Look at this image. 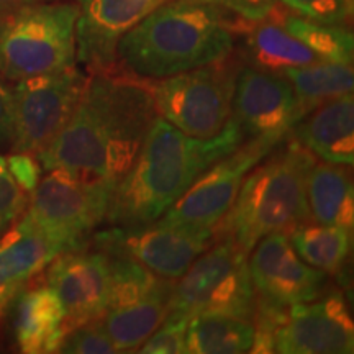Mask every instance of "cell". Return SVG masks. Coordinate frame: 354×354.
I'll return each instance as SVG.
<instances>
[{
  "label": "cell",
  "instance_id": "obj_8",
  "mask_svg": "<svg viewBox=\"0 0 354 354\" xmlns=\"http://www.w3.org/2000/svg\"><path fill=\"white\" fill-rule=\"evenodd\" d=\"M240 57L232 55L203 68L149 81L156 115L185 135L214 138L232 117Z\"/></svg>",
  "mask_w": 354,
  "mask_h": 354
},
{
  "label": "cell",
  "instance_id": "obj_32",
  "mask_svg": "<svg viewBox=\"0 0 354 354\" xmlns=\"http://www.w3.org/2000/svg\"><path fill=\"white\" fill-rule=\"evenodd\" d=\"M243 21H259L277 10L279 0H207Z\"/></svg>",
  "mask_w": 354,
  "mask_h": 354
},
{
  "label": "cell",
  "instance_id": "obj_9",
  "mask_svg": "<svg viewBox=\"0 0 354 354\" xmlns=\"http://www.w3.org/2000/svg\"><path fill=\"white\" fill-rule=\"evenodd\" d=\"M88 76L76 66L17 81L13 95V153L37 156L61 131L77 107Z\"/></svg>",
  "mask_w": 354,
  "mask_h": 354
},
{
  "label": "cell",
  "instance_id": "obj_2",
  "mask_svg": "<svg viewBox=\"0 0 354 354\" xmlns=\"http://www.w3.org/2000/svg\"><path fill=\"white\" fill-rule=\"evenodd\" d=\"M243 141L245 135L233 117L214 138L198 140L156 115L138 156L115 185L105 221L123 228L154 223L207 167Z\"/></svg>",
  "mask_w": 354,
  "mask_h": 354
},
{
  "label": "cell",
  "instance_id": "obj_26",
  "mask_svg": "<svg viewBox=\"0 0 354 354\" xmlns=\"http://www.w3.org/2000/svg\"><path fill=\"white\" fill-rule=\"evenodd\" d=\"M281 24L322 61L353 64L354 37L344 25L318 24L294 12L281 17Z\"/></svg>",
  "mask_w": 354,
  "mask_h": 354
},
{
  "label": "cell",
  "instance_id": "obj_18",
  "mask_svg": "<svg viewBox=\"0 0 354 354\" xmlns=\"http://www.w3.org/2000/svg\"><path fill=\"white\" fill-rule=\"evenodd\" d=\"M61 253L59 246L20 220L0 236V317Z\"/></svg>",
  "mask_w": 354,
  "mask_h": 354
},
{
  "label": "cell",
  "instance_id": "obj_14",
  "mask_svg": "<svg viewBox=\"0 0 354 354\" xmlns=\"http://www.w3.org/2000/svg\"><path fill=\"white\" fill-rule=\"evenodd\" d=\"M274 351L282 354H351L354 325L339 289L326 287L320 297L295 304L274 336Z\"/></svg>",
  "mask_w": 354,
  "mask_h": 354
},
{
  "label": "cell",
  "instance_id": "obj_17",
  "mask_svg": "<svg viewBox=\"0 0 354 354\" xmlns=\"http://www.w3.org/2000/svg\"><path fill=\"white\" fill-rule=\"evenodd\" d=\"M290 135L322 161L351 166L354 162L353 94L318 105L300 118Z\"/></svg>",
  "mask_w": 354,
  "mask_h": 354
},
{
  "label": "cell",
  "instance_id": "obj_6",
  "mask_svg": "<svg viewBox=\"0 0 354 354\" xmlns=\"http://www.w3.org/2000/svg\"><path fill=\"white\" fill-rule=\"evenodd\" d=\"M48 172L33 189L20 221L63 253L86 248L92 233L105 221L117 184L66 169Z\"/></svg>",
  "mask_w": 354,
  "mask_h": 354
},
{
  "label": "cell",
  "instance_id": "obj_13",
  "mask_svg": "<svg viewBox=\"0 0 354 354\" xmlns=\"http://www.w3.org/2000/svg\"><path fill=\"white\" fill-rule=\"evenodd\" d=\"M248 268L256 299L281 308L315 300L328 287V274L300 259L286 232L261 238L248 254Z\"/></svg>",
  "mask_w": 354,
  "mask_h": 354
},
{
  "label": "cell",
  "instance_id": "obj_28",
  "mask_svg": "<svg viewBox=\"0 0 354 354\" xmlns=\"http://www.w3.org/2000/svg\"><path fill=\"white\" fill-rule=\"evenodd\" d=\"M287 10L326 25H344L353 19L354 0H279Z\"/></svg>",
  "mask_w": 354,
  "mask_h": 354
},
{
  "label": "cell",
  "instance_id": "obj_25",
  "mask_svg": "<svg viewBox=\"0 0 354 354\" xmlns=\"http://www.w3.org/2000/svg\"><path fill=\"white\" fill-rule=\"evenodd\" d=\"M282 76L294 87L304 115L336 97L353 94L354 88L353 64L317 61L286 69Z\"/></svg>",
  "mask_w": 354,
  "mask_h": 354
},
{
  "label": "cell",
  "instance_id": "obj_12",
  "mask_svg": "<svg viewBox=\"0 0 354 354\" xmlns=\"http://www.w3.org/2000/svg\"><path fill=\"white\" fill-rule=\"evenodd\" d=\"M232 117L245 140L281 145L304 112L294 87L282 74L241 63L234 79Z\"/></svg>",
  "mask_w": 354,
  "mask_h": 354
},
{
  "label": "cell",
  "instance_id": "obj_21",
  "mask_svg": "<svg viewBox=\"0 0 354 354\" xmlns=\"http://www.w3.org/2000/svg\"><path fill=\"white\" fill-rule=\"evenodd\" d=\"M172 287L174 281L162 279L156 289L138 302L109 308L104 313L100 320L118 353L140 348L161 325L169 313Z\"/></svg>",
  "mask_w": 354,
  "mask_h": 354
},
{
  "label": "cell",
  "instance_id": "obj_3",
  "mask_svg": "<svg viewBox=\"0 0 354 354\" xmlns=\"http://www.w3.org/2000/svg\"><path fill=\"white\" fill-rule=\"evenodd\" d=\"M238 25L207 0H169L123 35L115 69L158 81L203 68L232 55Z\"/></svg>",
  "mask_w": 354,
  "mask_h": 354
},
{
  "label": "cell",
  "instance_id": "obj_10",
  "mask_svg": "<svg viewBox=\"0 0 354 354\" xmlns=\"http://www.w3.org/2000/svg\"><path fill=\"white\" fill-rule=\"evenodd\" d=\"M271 141L245 140L225 158L207 167L194 184L167 209L159 225L189 232H212L225 218L243 180L274 148Z\"/></svg>",
  "mask_w": 354,
  "mask_h": 354
},
{
  "label": "cell",
  "instance_id": "obj_27",
  "mask_svg": "<svg viewBox=\"0 0 354 354\" xmlns=\"http://www.w3.org/2000/svg\"><path fill=\"white\" fill-rule=\"evenodd\" d=\"M110 299L109 308H118L138 302L159 286L165 277L148 271L136 261L109 256ZM107 308V310H109Z\"/></svg>",
  "mask_w": 354,
  "mask_h": 354
},
{
  "label": "cell",
  "instance_id": "obj_5",
  "mask_svg": "<svg viewBox=\"0 0 354 354\" xmlns=\"http://www.w3.org/2000/svg\"><path fill=\"white\" fill-rule=\"evenodd\" d=\"M77 13L69 0L0 13V76L17 82L76 66Z\"/></svg>",
  "mask_w": 354,
  "mask_h": 354
},
{
  "label": "cell",
  "instance_id": "obj_31",
  "mask_svg": "<svg viewBox=\"0 0 354 354\" xmlns=\"http://www.w3.org/2000/svg\"><path fill=\"white\" fill-rule=\"evenodd\" d=\"M28 205V196L8 169L7 158L0 154V236L19 221Z\"/></svg>",
  "mask_w": 354,
  "mask_h": 354
},
{
  "label": "cell",
  "instance_id": "obj_1",
  "mask_svg": "<svg viewBox=\"0 0 354 354\" xmlns=\"http://www.w3.org/2000/svg\"><path fill=\"white\" fill-rule=\"evenodd\" d=\"M154 117L148 79L117 69L92 73L68 123L37 158L44 171L66 169L118 184Z\"/></svg>",
  "mask_w": 354,
  "mask_h": 354
},
{
  "label": "cell",
  "instance_id": "obj_22",
  "mask_svg": "<svg viewBox=\"0 0 354 354\" xmlns=\"http://www.w3.org/2000/svg\"><path fill=\"white\" fill-rule=\"evenodd\" d=\"M307 202L312 221L353 232L354 192L346 166L315 161L307 176Z\"/></svg>",
  "mask_w": 354,
  "mask_h": 354
},
{
  "label": "cell",
  "instance_id": "obj_16",
  "mask_svg": "<svg viewBox=\"0 0 354 354\" xmlns=\"http://www.w3.org/2000/svg\"><path fill=\"white\" fill-rule=\"evenodd\" d=\"M76 20V63L88 73L113 71L117 44L123 35L169 0H74Z\"/></svg>",
  "mask_w": 354,
  "mask_h": 354
},
{
  "label": "cell",
  "instance_id": "obj_11",
  "mask_svg": "<svg viewBox=\"0 0 354 354\" xmlns=\"http://www.w3.org/2000/svg\"><path fill=\"white\" fill-rule=\"evenodd\" d=\"M214 241L212 232H189L154 221L145 227L94 232L87 246L107 256L133 259L156 276L177 281Z\"/></svg>",
  "mask_w": 354,
  "mask_h": 354
},
{
  "label": "cell",
  "instance_id": "obj_35",
  "mask_svg": "<svg viewBox=\"0 0 354 354\" xmlns=\"http://www.w3.org/2000/svg\"><path fill=\"white\" fill-rule=\"evenodd\" d=\"M39 2H51V0H0V13H6V12L15 10V8L32 6V3H39Z\"/></svg>",
  "mask_w": 354,
  "mask_h": 354
},
{
  "label": "cell",
  "instance_id": "obj_33",
  "mask_svg": "<svg viewBox=\"0 0 354 354\" xmlns=\"http://www.w3.org/2000/svg\"><path fill=\"white\" fill-rule=\"evenodd\" d=\"M7 165L20 187L25 192L32 194L39 183V176H41V167L33 158V154L13 153L12 156L7 158Z\"/></svg>",
  "mask_w": 354,
  "mask_h": 354
},
{
  "label": "cell",
  "instance_id": "obj_24",
  "mask_svg": "<svg viewBox=\"0 0 354 354\" xmlns=\"http://www.w3.org/2000/svg\"><path fill=\"white\" fill-rule=\"evenodd\" d=\"M351 234L336 225H320L305 221L287 232L289 241L300 259L328 276L338 274L346 264L351 251Z\"/></svg>",
  "mask_w": 354,
  "mask_h": 354
},
{
  "label": "cell",
  "instance_id": "obj_30",
  "mask_svg": "<svg viewBox=\"0 0 354 354\" xmlns=\"http://www.w3.org/2000/svg\"><path fill=\"white\" fill-rule=\"evenodd\" d=\"M190 317L169 312L161 325L140 346L143 354H183L185 353V331Z\"/></svg>",
  "mask_w": 354,
  "mask_h": 354
},
{
  "label": "cell",
  "instance_id": "obj_4",
  "mask_svg": "<svg viewBox=\"0 0 354 354\" xmlns=\"http://www.w3.org/2000/svg\"><path fill=\"white\" fill-rule=\"evenodd\" d=\"M315 156L289 135L248 172L240 192L215 236H227L250 254L256 243L274 232H290L310 220L307 176Z\"/></svg>",
  "mask_w": 354,
  "mask_h": 354
},
{
  "label": "cell",
  "instance_id": "obj_20",
  "mask_svg": "<svg viewBox=\"0 0 354 354\" xmlns=\"http://www.w3.org/2000/svg\"><path fill=\"white\" fill-rule=\"evenodd\" d=\"M66 335V310L56 292L48 284L25 290L17 305L15 320V338L20 351L57 353Z\"/></svg>",
  "mask_w": 354,
  "mask_h": 354
},
{
  "label": "cell",
  "instance_id": "obj_7",
  "mask_svg": "<svg viewBox=\"0 0 354 354\" xmlns=\"http://www.w3.org/2000/svg\"><path fill=\"white\" fill-rule=\"evenodd\" d=\"M254 310L248 253L227 236H215L172 287L169 312L189 317L220 313L253 322Z\"/></svg>",
  "mask_w": 354,
  "mask_h": 354
},
{
  "label": "cell",
  "instance_id": "obj_29",
  "mask_svg": "<svg viewBox=\"0 0 354 354\" xmlns=\"http://www.w3.org/2000/svg\"><path fill=\"white\" fill-rule=\"evenodd\" d=\"M57 353L66 354H112L117 348L102 320H92L73 328L64 336Z\"/></svg>",
  "mask_w": 354,
  "mask_h": 354
},
{
  "label": "cell",
  "instance_id": "obj_15",
  "mask_svg": "<svg viewBox=\"0 0 354 354\" xmlns=\"http://www.w3.org/2000/svg\"><path fill=\"white\" fill-rule=\"evenodd\" d=\"M46 269V284L64 305L68 333L79 325L104 317L110 299L107 254L91 246L64 251Z\"/></svg>",
  "mask_w": 354,
  "mask_h": 354
},
{
  "label": "cell",
  "instance_id": "obj_34",
  "mask_svg": "<svg viewBox=\"0 0 354 354\" xmlns=\"http://www.w3.org/2000/svg\"><path fill=\"white\" fill-rule=\"evenodd\" d=\"M13 138V95L12 87L0 79V148L10 146Z\"/></svg>",
  "mask_w": 354,
  "mask_h": 354
},
{
  "label": "cell",
  "instance_id": "obj_19",
  "mask_svg": "<svg viewBox=\"0 0 354 354\" xmlns=\"http://www.w3.org/2000/svg\"><path fill=\"white\" fill-rule=\"evenodd\" d=\"M243 39L236 56L243 64L282 74L289 68H300L322 61L310 48L287 32L281 20L271 17L259 21L240 20L238 35Z\"/></svg>",
  "mask_w": 354,
  "mask_h": 354
},
{
  "label": "cell",
  "instance_id": "obj_23",
  "mask_svg": "<svg viewBox=\"0 0 354 354\" xmlns=\"http://www.w3.org/2000/svg\"><path fill=\"white\" fill-rule=\"evenodd\" d=\"M253 322L220 313H197L190 317L185 331V353L238 354L253 346Z\"/></svg>",
  "mask_w": 354,
  "mask_h": 354
}]
</instances>
